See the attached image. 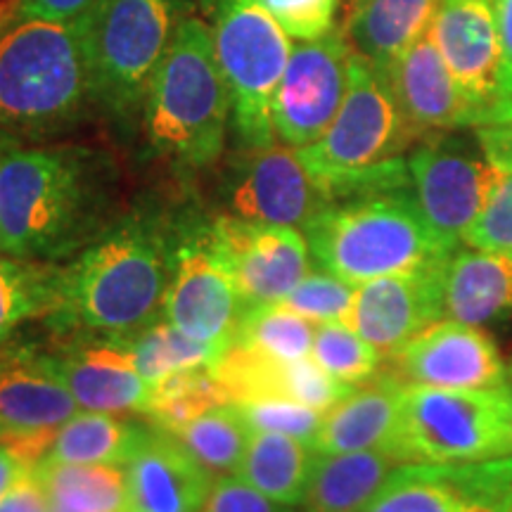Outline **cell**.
Segmentation results:
<instances>
[{
  "instance_id": "cell-1",
  "label": "cell",
  "mask_w": 512,
  "mask_h": 512,
  "mask_svg": "<svg viewBox=\"0 0 512 512\" xmlns=\"http://www.w3.org/2000/svg\"><path fill=\"white\" fill-rule=\"evenodd\" d=\"M110 162L83 145L0 150V238L15 259L50 261L91 238Z\"/></svg>"
},
{
  "instance_id": "cell-2",
  "label": "cell",
  "mask_w": 512,
  "mask_h": 512,
  "mask_svg": "<svg viewBox=\"0 0 512 512\" xmlns=\"http://www.w3.org/2000/svg\"><path fill=\"white\" fill-rule=\"evenodd\" d=\"M230 95L207 19L188 15L159 62L140 117L155 157L178 174H200L219 162L230 128Z\"/></svg>"
},
{
  "instance_id": "cell-3",
  "label": "cell",
  "mask_w": 512,
  "mask_h": 512,
  "mask_svg": "<svg viewBox=\"0 0 512 512\" xmlns=\"http://www.w3.org/2000/svg\"><path fill=\"white\" fill-rule=\"evenodd\" d=\"M95 110L79 19L24 17L0 34V138H50Z\"/></svg>"
},
{
  "instance_id": "cell-4",
  "label": "cell",
  "mask_w": 512,
  "mask_h": 512,
  "mask_svg": "<svg viewBox=\"0 0 512 512\" xmlns=\"http://www.w3.org/2000/svg\"><path fill=\"white\" fill-rule=\"evenodd\" d=\"M304 235L316 264L351 285L439 266L456 252L422 216L413 183L332 202Z\"/></svg>"
},
{
  "instance_id": "cell-5",
  "label": "cell",
  "mask_w": 512,
  "mask_h": 512,
  "mask_svg": "<svg viewBox=\"0 0 512 512\" xmlns=\"http://www.w3.org/2000/svg\"><path fill=\"white\" fill-rule=\"evenodd\" d=\"M166 238L155 221L133 214L91 240L62 273L57 313L83 330L126 335L159 320L171 280Z\"/></svg>"
},
{
  "instance_id": "cell-6",
  "label": "cell",
  "mask_w": 512,
  "mask_h": 512,
  "mask_svg": "<svg viewBox=\"0 0 512 512\" xmlns=\"http://www.w3.org/2000/svg\"><path fill=\"white\" fill-rule=\"evenodd\" d=\"M197 0H93L79 27L91 69L95 110L131 136L159 62Z\"/></svg>"
},
{
  "instance_id": "cell-7",
  "label": "cell",
  "mask_w": 512,
  "mask_h": 512,
  "mask_svg": "<svg viewBox=\"0 0 512 512\" xmlns=\"http://www.w3.org/2000/svg\"><path fill=\"white\" fill-rule=\"evenodd\" d=\"M214 36L216 60L230 95V131L242 150L278 143L273 98L292 53L264 0H197Z\"/></svg>"
},
{
  "instance_id": "cell-8",
  "label": "cell",
  "mask_w": 512,
  "mask_h": 512,
  "mask_svg": "<svg viewBox=\"0 0 512 512\" xmlns=\"http://www.w3.org/2000/svg\"><path fill=\"white\" fill-rule=\"evenodd\" d=\"M384 448L403 465H463L512 458L508 389L453 392L408 387Z\"/></svg>"
},
{
  "instance_id": "cell-9",
  "label": "cell",
  "mask_w": 512,
  "mask_h": 512,
  "mask_svg": "<svg viewBox=\"0 0 512 512\" xmlns=\"http://www.w3.org/2000/svg\"><path fill=\"white\" fill-rule=\"evenodd\" d=\"M418 138L403 117L387 74L354 50L347 95L335 121L323 138L297 152L318 183H328L401 159Z\"/></svg>"
},
{
  "instance_id": "cell-10",
  "label": "cell",
  "mask_w": 512,
  "mask_h": 512,
  "mask_svg": "<svg viewBox=\"0 0 512 512\" xmlns=\"http://www.w3.org/2000/svg\"><path fill=\"white\" fill-rule=\"evenodd\" d=\"M406 164L415 202L434 233L453 249L465 245L496 178L477 136L472 143L458 131L430 133L413 147Z\"/></svg>"
},
{
  "instance_id": "cell-11",
  "label": "cell",
  "mask_w": 512,
  "mask_h": 512,
  "mask_svg": "<svg viewBox=\"0 0 512 512\" xmlns=\"http://www.w3.org/2000/svg\"><path fill=\"white\" fill-rule=\"evenodd\" d=\"M351 57L347 31L337 24L313 41L292 43L273 98V128L280 143L299 150L323 138L347 95Z\"/></svg>"
},
{
  "instance_id": "cell-12",
  "label": "cell",
  "mask_w": 512,
  "mask_h": 512,
  "mask_svg": "<svg viewBox=\"0 0 512 512\" xmlns=\"http://www.w3.org/2000/svg\"><path fill=\"white\" fill-rule=\"evenodd\" d=\"M245 313L247 304L216 245L211 226L183 240L174 254L164 299L166 320L183 335L223 354L238 339Z\"/></svg>"
},
{
  "instance_id": "cell-13",
  "label": "cell",
  "mask_w": 512,
  "mask_h": 512,
  "mask_svg": "<svg viewBox=\"0 0 512 512\" xmlns=\"http://www.w3.org/2000/svg\"><path fill=\"white\" fill-rule=\"evenodd\" d=\"M226 200L238 219L304 230L330 207L318 178L290 145L242 150L228 166Z\"/></svg>"
},
{
  "instance_id": "cell-14",
  "label": "cell",
  "mask_w": 512,
  "mask_h": 512,
  "mask_svg": "<svg viewBox=\"0 0 512 512\" xmlns=\"http://www.w3.org/2000/svg\"><path fill=\"white\" fill-rule=\"evenodd\" d=\"M430 31L448 72L486 124L512 110L494 0H441Z\"/></svg>"
},
{
  "instance_id": "cell-15",
  "label": "cell",
  "mask_w": 512,
  "mask_h": 512,
  "mask_svg": "<svg viewBox=\"0 0 512 512\" xmlns=\"http://www.w3.org/2000/svg\"><path fill=\"white\" fill-rule=\"evenodd\" d=\"M512 458L399 465L361 512H510Z\"/></svg>"
},
{
  "instance_id": "cell-16",
  "label": "cell",
  "mask_w": 512,
  "mask_h": 512,
  "mask_svg": "<svg viewBox=\"0 0 512 512\" xmlns=\"http://www.w3.org/2000/svg\"><path fill=\"white\" fill-rule=\"evenodd\" d=\"M211 230L247 309L283 302L311 273V249L304 230L238 219L233 214L219 216Z\"/></svg>"
},
{
  "instance_id": "cell-17",
  "label": "cell",
  "mask_w": 512,
  "mask_h": 512,
  "mask_svg": "<svg viewBox=\"0 0 512 512\" xmlns=\"http://www.w3.org/2000/svg\"><path fill=\"white\" fill-rule=\"evenodd\" d=\"M444 264L356 285L344 325L384 358H394L415 337L444 320Z\"/></svg>"
},
{
  "instance_id": "cell-18",
  "label": "cell",
  "mask_w": 512,
  "mask_h": 512,
  "mask_svg": "<svg viewBox=\"0 0 512 512\" xmlns=\"http://www.w3.org/2000/svg\"><path fill=\"white\" fill-rule=\"evenodd\" d=\"M392 370L408 387L498 389L505 387L508 366L496 342L477 325L439 320L394 358Z\"/></svg>"
},
{
  "instance_id": "cell-19",
  "label": "cell",
  "mask_w": 512,
  "mask_h": 512,
  "mask_svg": "<svg viewBox=\"0 0 512 512\" xmlns=\"http://www.w3.org/2000/svg\"><path fill=\"white\" fill-rule=\"evenodd\" d=\"M384 74L403 117L420 138L486 124L484 112L467 98L448 72L432 31L415 41Z\"/></svg>"
},
{
  "instance_id": "cell-20",
  "label": "cell",
  "mask_w": 512,
  "mask_h": 512,
  "mask_svg": "<svg viewBox=\"0 0 512 512\" xmlns=\"http://www.w3.org/2000/svg\"><path fill=\"white\" fill-rule=\"evenodd\" d=\"M124 475V512H200L216 479L166 430L143 432Z\"/></svg>"
},
{
  "instance_id": "cell-21",
  "label": "cell",
  "mask_w": 512,
  "mask_h": 512,
  "mask_svg": "<svg viewBox=\"0 0 512 512\" xmlns=\"http://www.w3.org/2000/svg\"><path fill=\"white\" fill-rule=\"evenodd\" d=\"M83 411L147 413L155 389L138 373L136 358L121 339L86 347L62 358H46Z\"/></svg>"
},
{
  "instance_id": "cell-22",
  "label": "cell",
  "mask_w": 512,
  "mask_h": 512,
  "mask_svg": "<svg viewBox=\"0 0 512 512\" xmlns=\"http://www.w3.org/2000/svg\"><path fill=\"white\" fill-rule=\"evenodd\" d=\"M406 389L408 384L392 368L356 384L342 401L323 413L313 451L351 453L384 446L392 437Z\"/></svg>"
},
{
  "instance_id": "cell-23",
  "label": "cell",
  "mask_w": 512,
  "mask_h": 512,
  "mask_svg": "<svg viewBox=\"0 0 512 512\" xmlns=\"http://www.w3.org/2000/svg\"><path fill=\"white\" fill-rule=\"evenodd\" d=\"M512 313V259L484 249H456L444 264V318L496 323Z\"/></svg>"
},
{
  "instance_id": "cell-24",
  "label": "cell",
  "mask_w": 512,
  "mask_h": 512,
  "mask_svg": "<svg viewBox=\"0 0 512 512\" xmlns=\"http://www.w3.org/2000/svg\"><path fill=\"white\" fill-rule=\"evenodd\" d=\"M441 0H351L344 24L351 48L380 72L432 29Z\"/></svg>"
},
{
  "instance_id": "cell-25",
  "label": "cell",
  "mask_w": 512,
  "mask_h": 512,
  "mask_svg": "<svg viewBox=\"0 0 512 512\" xmlns=\"http://www.w3.org/2000/svg\"><path fill=\"white\" fill-rule=\"evenodd\" d=\"M399 465L401 460L384 446L316 453L302 503L304 512H361Z\"/></svg>"
},
{
  "instance_id": "cell-26",
  "label": "cell",
  "mask_w": 512,
  "mask_h": 512,
  "mask_svg": "<svg viewBox=\"0 0 512 512\" xmlns=\"http://www.w3.org/2000/svg\"><path fill=\"white\" fill-rule=\"evenodd\" d=\"M81 411L46 358L0 368V425L5 432L62 427Z\"/></svg>"
},
{
  "instance_id": "cell-27",
  "label": "cell",
  "mask_w": 512,
  "mask_h": 512,
  "mask_svg": "<svg viewBox=\"0 0 512 512\" xmlns=\"http://www.w3.org/2000/svg\"><path fill=\"white\" fill-rule=\"evenodd\" d=\"M316 451L302 439L278 432H252L245 460L235 475L285 505H302Z\"/></svg>"
},
{
  "instance_id": "cell-28",
  "label": "cell",
  "mask_w": 512,
  "mask_h": 512,
  "mask_svg": "<svg viewBox=\"0 0 512 512\" xmlns=\"http://www.w3.org/2000/svg\"><path fill=\"white\" fill-rule=\"evenodd\" d=\"M143 432V427L121 420L117 413L79 411L57 427L53 446L43 460L124 467Z\"/></svg>"
},
{
  "instance_id": "cell-29",
  "label": "cell",
  "mask_w": 512,
  "mask_h": 512,
  "mask_svg": "<svg viewBox=\"0 0 512 512\" xmlns=\"http://www.w3.org/2000/svg\"><path fill=\"white\" fill-rule=\"evenodd\" d=\"M34 470L46 486L50 501L76 512H124L126 475L121 465L41 460Z\"/></svg>"
},
{
  "instance_id": "cell-30",
  "label": "cell",
  "mask_w": 512,
  "mask_h": 512,
  "mask_svg": "<svg viewBox=\"0 0 512 512\" xmlns=\"http://www.w3.org/2000/svg\"><path fill=\"white\" fill-rule=\"evenodd\" d=\"M171 434H176L178 441L216 477L235 475L240 470L252 427L235 403H221Z\"/></svg>"
},
{
  "instance_id": "cell-31",
  "label": "cell",
  "mask_w": 512,
  "mask_h": 512,
  "mask_svg": "<svg viewBox=\"0 0 512 512\" xmlns=\"http://www.w3.org/2000/svg\"><path fill=\"white\" fill-rule=\"evenodd\" d=\"M62 304V273L27 259H0V339L19 323L57 311Z\"/></svg>"
},
{
  "instance_id": "cell-32",
  "label": "cell",
  "mask_w": 512,
  "mask_h": 512,
  "mask_svg": "<svg viewBox=\"0 0 512 512\" xmlns=\"http://www.w3.org/2000/svg\"><path fill=\"white\" fill-rule=\"evenodd\" d=\"M119 339L136 358L138 373L152 389L176 370L211 368L221 356L219 349L183 335L169 320H155L147 328L138 330L136 337L126 339L121 335Z\"/></svg>"
},
{
  "instance_id": "cell-33",
  "label": "cell",
  "mask_w": 512,
  "mask_h": 512,
  "mask_svg": "<svg viewBox=\"0 0 512 512\" xmlns=\"http://www.w3.org/2000/svg\"><path fill=\"white\" fill-rule=\"evenodd\" d=\"M209 370L228 403L287 399V361L266 354L264 349L235 342Z\"/></svg>"
},
{
  "instance_id": "cell-34",
  "label": "cell",
  "mask_w": 512,
  "mask_h": 512,
  "mask_svg": "<svg viewBox=\"0 0 512 512\" xmlns=\"http://www.w3.org/2000/svg\"><path fill=\"white\" fill-rule=\"evenodd\" d=\"M228 403L209 368L176 370L166 375L152 392L147 413L157 420L162 430L176 432L214 406Z\"/></svg>"
},
{
  "instance_id": "cell-35",
  "label": "cell",
  "mask_w": 512,
  "mask_h": 512,
  "mask_svg": "<svg viewBox=\"0 0 512 512\" xmlns=\"http://www.w3.org/2000/svg\"><path fill=\"white\" fill-rule=\"evenodd\" d=\"M313 332H316L313 320L299 316L283 304H266L247 309L235 342L264 349L280 361H299L311 356Z\"/></svg>"
},
{
  "instance_id": "cell-36",
  "label": "cell",
  "mask_w": 512,
  "mask_h": 512,
  "mask_svg": "<svg viewBox=\"0 0 512 512\" xmlns=\"http://www.w3.org/2000/svg\"><path fill=\"white\" fill-rule=\"evenodd\" d=\"M311 358L325 373H330L339 382L351 384V387L380 373L384 361L380 351L370 347L366 339L339 320L316 323Z\"/></svg>"
},
{
  "instance_id": "cell-37",
  "label": "cell",
  "mask_w": 512,
  "mask_h": 512,
  "mask_svg": "<svg viewBox=\"0 0 512 512\" xmlns=\"http://www.w3.org/2000/svg\"><path fill=\"white\" fill-rule=\"evenodd\" d=\"M354 292L356 285L347 283V280L337 278L328 271H316L306 275L302 283L278 304L313 320V323H328V320L344 323L351 302H354Z\"/></svg>"
},
{
  "instance_id": "cell-38",
  "label": "cell",
  "mask_w": 512,
  "mask_h": 512,
  "mask_svg": "<svg viewBox=\"0 0 512 512\" xmlns=\"http://www.w3.org/2000/svg\"><path fill=\"white\" fill-rule=\"evenodd\" d=\"M467 247L505 254L512 259V171H498L482 214L465 235Z\"/></svg>"
},
{
  "instance_id": "cell-39",
  "label": "cell",
  "mask_w": 512,
  "mask_h": 512,
  "mask_svg": "<svg viewBox=\"0 0 512 512\" xmlns=\"http://www.w3.org/2000/svg\"><path fill=\"white\" fill-rule=\"evenodd\" d=\"M235 406L245 415L252 432L290 434L311 446L320 430V422H323V413L292 399H256L235 403Z\"/></svg>"
},
{
  "instance_id": "cell-40",
  "label": "cell",
  "mask_w": 512,
  "mask_h": 512,
  "mask_svg": "<svg viewBox=\"0 0 512 512\" xmlns=\"http://www.w3.org/2000/svg\"><path fill=\"white\" fill-rule=\"evenodd\" d=\"M285 387L287 399L316 408L320 413L330 411L337 401H342L354 389L351 384L339 382L330 373H325L311 356L287 361Z\"/></svg>"
},
{
  "instance_id": "cell-41",
  "label": "cell",
  "mask_w": 512,
  "mask_h": 512,
  "mask_svg": "<svg viewBox=\"0 0 512 512\" xmlns=\"http://www.w3.org/2000/svg\"><path fill=\"white\" fill-rule=\"evenodd\" d=\"M264 5L292 41H313L335 27L339 0H264Z\"/></svg>"
},
{
  "instance_id": "cell-42",
  "label": "cell",
  "mask_w": 512,
  "mask_h": 512,
  "mask_svg": "<svg viewBox=\"0 0 512 512\" xmlns=\"http://www.w3.org/2000/svg\"><path fill=\"white\" fill-rule=\"evenodd\" d=\"M200 512H299L297 505L273 501L238 475H219Z\"/></svg>"
},
{
  "instance_id": "cell-43",
  "label": "cell",
  "mask_w": 512,
  "mask_h": 512,
  "mask_svg": "<svg viewBox=\"0 0 512 512\" xmlns=\"http://www.w3.org/2000/svg\"><path fill=\"white\" fill-rule=\"evenodd\" d=\"M484 157L498 171H512V110L501 119L475 128Z\"/></svg>"
},
{
  "instance_id": "cell-44",
  "label": "cell",
  "mask_w": 512,
  "mask_h": 512,
  "mask_svg": "<svg viewBox=\"0 0 512 512\" xmlns=\"http://www.w3.org/2000/svg\"><path fill=\"white\" fill-rule=\"evenodd\" d=\"M0 512H50L46 486L31 467L0 501Z\"/></svg>"
},
{
  "instance_id": "cell-45",
  "label": "cell",
  "mask_w": 512,
  "mask_h": 512,
  "mask_svg": "<svg viewBox=\"0 0 512 512\" xmlns=\"http://www.w3.org/2000/svg\"><path fill=\"white\" fill-rule=\"evenodd\" d=\"M93 0H19V15L41 19H74L91 5Z\"/></svg>"
},
{
  "instance_id": "cell-46",
  "label": "cell",
  "mask_w": 512,
  "mask_h": 512,
  "mask_svg": "<svg viewBox=\"0 0 512 512\" xmlns=\"http://www.w3.org/2000/svg\"><path fill=\"white\" fill-rule=\"evenodd\" d=\"M29 470L31 465L24 463L8 444L0 441V501H3V496L17 484V479Z\"/></svg>"
},
{
  "instance_id": "cell-47",
  "label": "cell",
  "mask_w": 512,
  "mask_h": 512,
  "mask_svg": "<svg viewBox=\"0 0 512 512\" xmlns=\"http://www.w3.org/2000/svg\"><path fill=\"white\" fill-rule=\"evenodd\" d=\"M498 34H501L505 74H508V86L512 93V0H494Z\"/></svg>"
},
{
  "instance_id": "cell-48",
  "label": "cell",
  "mask_w": 512,
  "mask_h": 512,
  "mask_svg": "<svg viewBox=\"0 0 512 512\" xmlns=\"http://www.w3.org/2000/svg\"><path fill=\"white\" fill-rule=\"evenodd\" d=\"M17 15L19 0H0V34H3L12 22H17Z\"/></svg>"
},
{
  "instance_id": "cell-49",
  "label": "cell",
  "mask_w": 512,
  "mask_h": 512,
  "mask_svg": "<svg viewBox=\"0 0 512 512\" xmlns=\"http://www.w3.org/2000/svg\"><path fill=\"white\" fill-rule=\"evenodd\" d=\"M505 389H508V399H510V408H512V366L508 368V377H505Z\"/></svg>"
},
{
  "instance_id": "cell-50",
  "label": "cell",
  "mask_w": 512,
  "mask_h": 512,
  "mask_svg": "<svg viewBox=\"0 0 512 512\" xmlns=\"http://www.w3.org/2000/svg\"><path fill=\"white\" fill-rule=\"evenodd\" d=\"M3 434H5V427H3V425H0V437H3Z\"/></svg>"
},
{
  "instance_id": "cell-51",
  "label": "cell",
  "mask_w": 512,
  "mask_h": 512,
  "mask_svg": "<svg viewBox=\"0 0 512 512\" xmlns=\"http://www.w3.org/2000/svg\"><path fill=\"white\" fill-rule=\"evenodd\" d=\"M0 252H3V238H0Z\"/></svg>"
},
{
  "instance_id": "cell-52",
  "label": "cell",
  "mask_w": 512,
  "mask_h": 512,
  "mask_svg": "<svg viewBox=\"0 0 512 512\" xmlns=\"http://www.w3.org/2000/svg\"><path fill=\"white\" fill-rule=\"evenodd\" d=\"M510 512H512V505H510Z\"/></svg>"
}]
</instances>
